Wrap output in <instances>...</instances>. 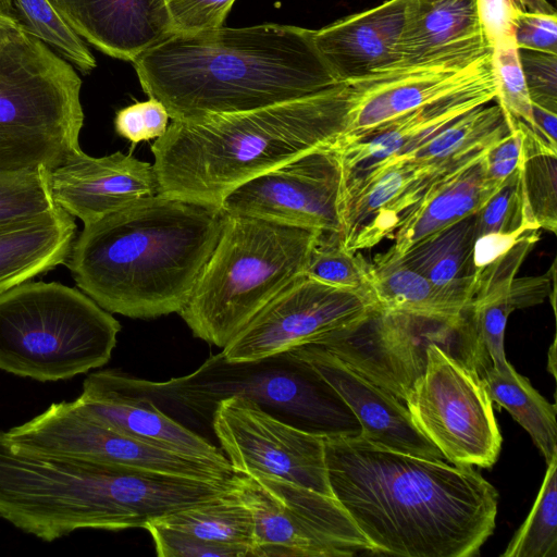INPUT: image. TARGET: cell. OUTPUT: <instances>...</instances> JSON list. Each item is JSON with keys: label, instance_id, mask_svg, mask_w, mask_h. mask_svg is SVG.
<instances>
[{"label": "cell", "instance_id": "47", "mask_svg": "<svg viewBox=\"0 0 557 557\" xmlns=\"http://www.w3.org/2000/svg\"><path fill=\"white\" fill-rule=\"evenodd\" d=\"M532 115L537 134L557 147V113L532 103Z\"/></svg>", "mask_w": 557, "mask_h": 557}, {"label": "cell", "instance_id": "27", "mask_svg": "<svg viewBox=\"0 0 557 557\" xmlns=\"http://www.w3.org/2000/svg\"><path fill=\"white\" fill-rule=\"evenodd\" d=\"M76 230L75 218L59 207L0 227V294L64 264Z\"/></svg>", "mask_w": 557, "mask_h": 557}, {"label": "cell", "instance_id": "21", "mask_svg": "<svg viewBox=\"0 0 557 557\" xmlns=\"http://www.w3.org/2000/svg\"><path fill=\"white\" fill-rule=\"evenodd\" d=\"M490 147L429 178L419 199L399 215L386 255L401 257L422 238L478 212L503 187L505 183L490 180L485 172Z\"/></svg>", "mask_w": 557, "mask_h": 557}, {"label": "cell", "instance_id": "13", "mask_svg": "<svg viewBox=\"0 0 557 557\" xmlns=\"http://www.w3.org/2000/svg\"><path fill=\"white\" fill-rule=\"evenodd\" d=\"M435 344L476 369L465 319L449 323L376 309L357 326L318 344L404 403L424 372L428 348Z\"/></svg>", "mask_w": 557, "mask_h": 557}, {"label": "cell", "instance_id": "16", "mask_svg": "<svg viewBox=\"0 0 557 557\" xmlns=\"http://www.w3.org/2000/svg\"><path fill=\"white\" fill-rule=\"evenodd\" d=\"M15 443L55 454L200 480H227L231 465L162 449L120 433L88 414L74 399L7 431Z\"/></svg>", "mask_w": 557, "mask_h": 557}, {"label": "cell", "instance_id": "31", "mask_svg": "<svg viewBox=\"0 0 557 557\" xmlns=\"http://www.w3.org/2000/svg\"><path fill=\"white\" fill-rule=\"evenodd\" d=\"M508 132L502 108L486 103L453 121L410 152L387 160L444 165L492 146Z\"/></svg>", "mask_w": 557, "mask_h": 557}, {"label": "cell", "instance_id": "37", "mask_svg": "<svg viewBox=\"0 0 557 557\" xmlns=\"http://www.w3.org/2000/svg\"><path fill=\"white\" fill-rule=\"evenodd\" d=\"M491 62L496 88L495 99L504 112L508 128H513L515 123L520 121L537 133L515 39L495 44L492 47Z\"/></svg>", "mask_w": 557, "mask_h": 557}, {"label": "cell", "instance_id": "5", "mask_svg": "<svg viewBox=\"0 0 557 557\" xmlns=\"http://www.w3.org/2000/svg\"><path fill=\"white\" fill-rule=\"evenodd\" d=\"M331 144L322 91L250 111L172 120L151 146L158 194L220 211L244 183Z\"/></svg>", "mask_w": 557, "mask_h": 557}, {"label": "cell", "instance_id": "38", "mask_svg": "<svg viewBox=\"0 0 557 557\" xmlns=\"http://www.w3.org/2000/svg\"><path fill=\"white\" fill-rule=\"evenodd\" d=\"M475 221L476 238L487 234L524 235L541 230L527 203L520 168L475 213Z\"/></svg>", "mask_w": 557, "mask_h": 557}, {"label": "cell", "instance_id": "49", "mask_svg": "<svg viewBox=\"0 0 557 557\" xmlns=\"http://www.w3.org/2000/svg\"><path fill=\"white\" fill-rule=\"evenodd\" d=\"M16 24L17 21L9 12L0 10V39Z\"/></svg>", "mask_w": 557, "mask_h": 557}, {"label": "cell", "instance_id": "20", "mask_svg": "<svg viewBox=\"0 0 557 557\" xmlns=\"http://www.w3.org/2000/svg\"><path fill=\"white\" fill-rule=\"evenodd\" d=\"M310 364L343 398L367 441L430 460H445L442 453L413 423L403 401L350 368L320 345L290 350Z\"/></svg>", "mask_w": 557, "mask_h": 557}, {"label": "cell", "instance_id": "14", "mask_svg": "<svg viewBox=\"0 0 557 557\" xmlns=\"http://www.w3.org/2000/svg\"><path fill=\"white\" fill-rule=\"evenodd\" d=\"M376 309L369 292L304 275L268 302L221 354L230 362H247L318 345L357 326Z\"/></svg>", "mask_w": 557, "mask_h": 557}, {"label": "cell", "instance_id": "39", "mask_svg": "<svg viewBox=\"0 0 557 557\" xmlns=\"http://www.w3.org/2000/svg\"><path fill=\"white\" fill-rule=\"evenodd\" d=\"M305 275L324 284L371 293L370 263L360 253L346 250L337 237L322 236Z\"/></svg>", "mask_w": 557, "mask_h": 557}, {"label": "cell", "instance_id": "44", "mask_svg": "<svg viewBox=\"0 0 557 557\" xmlns=\"http://www.w3.org/2000/svg\"><path fill=\"white\" fill-rule=\"evenodd\" d=\"M513 39L518 49L557 54V14L518 10Z\"/></svg>", "mask_w": 557, "mask_h": 557}, {"label": "cell", "instance_id": "9", "mask_svg": "<svg viewBox=\"0 0 557 557\" xmlns=\"http://www.w3.org/2000/svg\"><path fill=\"white\" fill-rule=\"evenodd\" d=\"M120 322L82 290L25 282L0 294V370L39 382L109 362Z\"/></svg>", "mask_w": 557, "mask_h": 557}, {"label": "cell", "instance_id": "50", "mask_svg": "<svg viewBox=\"0 0 557 557\" xmlns=\"http://www.w3.org/2000/svg\"><path fill=\"white\" fill-rule=\"evenodd\" d=\"M7 1L8 0H0V10L7 12Z\"/></svg>", "mask_w": 557, "mask_h": 557}, {"label": "cell", "instance_id": "17", "mask_svg": "<svg viewBox=\"0 0 557 557\" xmlns=\"http://www.w3.org/2000/svg\"><path fill=\"white\" fill-rule=\"evenodd\" d=\"M346 180L330 149L307 152L234 189L224 214L258 218L339 237Z\"/></svg>", "mask_w": 557, "mask_h": 557}, {"label": "cell", "instance_id": "35", "mask_svg": "<svg viewBox=\"0 0 557 557\" xmlns=\"http://www.w3.org/2000/svg\"><path fill=\"white\" fill-rule=\"evenodd\" d=\"M557 456L547 470L533 507L502 557H557Z\"/></svg>", "mask_w": 557, "mask_h": 557}, {"label": "cell", "instance_id": "32", "mask_svg": "<svg viewBox=\"0 0 557 557\" xmlns=\"http://www.w3.org/2000/svg\"><path fill=\"white\" fill-rule=\"evenodd\" d=\"M492 401L505 408L530 434L546 462L557 456L556 405L548 403L515 368L482 374Z\"/></svg>", "mask_w": 557, "mask_h": 557}, {"label": "cell", "instance_id": "41", "mask_svg": "<svg viewBox=\"0 0 557 557\" xmlns=\"http://www.w3.org/2000/svg\"><path fill=\"white\" fill-rule=\"evenodd\" d=\"M169 112L157 99L135 102L119 110L114 119L117 135L133 144L161 137L169 126Z\"/></svg>", "mask_w": 557, "mask_h": 557}, {"label": "cell", "instance_id": "40", "mask_svg": "<svg viewBox=\"0 0 557 557\" xmlns=\"http://www.w3.org/2000/svg\"><path fill=\"white\" fill-rule=\"evenodd\" d=\"M160 557H248L244 549L209 543L191 534L149 522L144 528Z\"/></svg>", "mask_w": 557, "mask_h": 557}, {"label": "cell", "instance_id": "7", "mask_svg": "<svg viewBox=\"0 0 557 557\" xmlns=\"http://www.w3.org/2000/svg\"><path fill=\"white\" fill-rule=\"evenodd\" d=\"M82 79L16 24L0 39V172L51 170L81 149Z\"/></svg>", "mask_w": 557, "mask_h": 557}, {"label": "cell", "instance_id": "23", "mask_svg": "<svg viewBox=\"0 0 557 557\" xmlns=\"http://www.w3.org/2000/svg\"><path fill=\"white\" fill-rule=\"evenodd\" d=\"M74 30L115 59L133 62L171 35L166 0H53Z\"/></svg>", "mask_w": 557, "mask_h": 557}, {"label": "cell", "instance_id": "29", "mask_svg": "<svg viewBox=\"0 0 557 557\" xmlns=\"http://www.w3.org/2000/svg\"><path fill=\"white\" fill-rule=\"evenodd\" d=\"M475 213L422 238L396 258L469 304L478 273L473 261Z\"/></svg>", "mask_w": 557, "mask_h": 557}, {"label": "cell", "instance_id": "2", "mask_svg": "<svg viewBox=\"0 0 557 557\" xmlns=\"http://www.w3.org/2000/svg\"><path fill=\"white\" fill-rule=\"evenodd\" d=\"M133 65L173 121L250 111L335 85L313 29L274 23L171 34Z\"/></svg>", "mask_w": 557, "mask_h": 557}, {"label": "cell", "instance_id": "15", "mask_svg": "<svg viewBox=\"0 0 557 557\" xmlns=\"http://www.w3.org/2000/svg\"><path fill=\"white\" fill-rule=\"evenodd\" d=\"M211 428L234 472L264 473L333 496L323 436L297 428L238 395L218 403Z\"/></svg>", "mask_w": 557, "mask_h": 557}, {"label": "cell", "instance_id": "10", "mask_svg": "<svg viewBox=\"0 0 557 557\" xmlns=\"http://www.w3.org/2000/svg\"><path fill=\"white\" fill-rule=\"evenodd\" d=\"M234 490L253 518L251 557L376 554L333 496L259 472H235Z\"/></svg>", "mask_w": 557, "mask_h": 557}, {"label": "cell", "instance_id": "25", "mask_svg": "<svg viewBox=\"0 0 557 557\" xmlns=\"http://www.w3.org/2000/svg\"><path fill=\"white\" fill-rule=\"evenodd\" d=\"M495 97V83L491 77L422 106L363 140L332 151L337 154L347 181L380 161L410 152L453 121Z\"/></svg>", "mask_w": 557, "mask_h": 557}, {"label": "cell", "instance_id": "46", "mask_svg": "<svg viewBox=\"0 0 557 557\" xmlns=\"http://www.w3.org/2000/svg\"><path fill=\"white\" fill-rule=\"evenodd\" d=\"M476 9L491 47L499 41L513 39V26L518 10L511 0H476Z\"/></svg>", "mask_w": 557, "mask_h": 557}, {"label": "cell", "instance_id": "30", "mask_svg": "<svg viewBox=\"0 0 557 557\" xmlns=\"http://www.w3.org/2000/svg\"><path fill=\"white\" fill-rule=\"evenodd\" d=\"M156 524L191 534L202 541L244 549L251 557L253 518L233 487L209 499L168 513Z\"/></svg>", "mask_w": 557, "mask_h": 557}, {"label": "cell", "instance_id": "4", "mask_svg": "<svg viewBox=\"0 0 557 557\" xmlns=\"http://www.w3.org/2000/svg\"><path fill=\"white\" fill-rule=\"evenodd\" d=\"M223 491L219 480L46 451L0 430V518L44 542L84 529L145 528Z\"/></svg>", "mask_w": 557, "mask_h": 557}, {"label": "cell", "instance_id": "45", "mask_svg": "<svg viewBox=\"0 0 557 557\" xmlns=\"http://www.w3.org/2000/svg\"><path fill=\"white\" fill-rule=\"evenodd\" d=\"M523 136L520 127H515L493 144L484 156V166L490 180L503 184L519 168L522 156Z\"/></svg>", "mask_w": 557, "mask_h": 557}, {"label": "cell", "instance_id": "36", "mask_svg": "<svg viewBox=\"0 0 557 557\" xmlns=\"http://www.w3.org/2000/svg\"><path fill=\"white\" fill-rule=\"evenodd\" d=\"M44 166L0 172V227L38 218L57 208Z\"/></svg>", "mask_w": 557, "mask_h": 557}, {"label": "cell", "instance_id": "48", "mask_svg": "<svg viewBox=\"0 0 557 557\" xmlns=\"http://www.w3.org/2000/svg\"><path fill=\"white\" fill-rule=\"evenodd\" d=\"M515 8L523 12L556 13L555 9L545 0H511Z\"/></svg>", "mask_w": 557, "mask_h": 557}, {"label": "cell", "instance_id": "26", "mask_svg": "<svg viewBox=\"0 0 557 557\" xmlns=\"http://www.w3.org/2000/svg\"><path fill=\"white\" fill-rule=\"evenodd\" d=\"M539 240L532 232L503 256L478 269L474 290L463 319L475 350L476 371H504L509 367L505 356L504 338L509 314L517 309L513 281L521 264Z\"/></svg>", "mask_w": 557, "mask_h": 557}, {"label": "cell", "instance_id": "3", "mask_svg": "<svg viewBox=\"0 0 557 557\" xmlns=\"http://www.w3.org/2000/svg\"><path fill=\"white\" fill-rule=\"evenodd\" d=\"M218 210L162 195L85 224L65 265L79 290L110 313L180 312L221 232Z\"/></svg>", "mask_w": 557, "mask_h": 557}, {"label": "cell", "instance_id": "18", "mask_svg": "<svg viewBox=\"0 0 557 557\" xmlns=\"http://www.w3.org/2000/svg\"><path fill=\"white\" fill-rule=\"evenodd\" d=\"M75 400L92 418L127 436L181 455L231 465L221 448L173 419L120 370L89 373Z\"/></svg>", "mask_w": 557, "mask_h": 557}, {"label": "cell", "instance_id": "11", "mask_svg": "<svg viewBox=\"0 0 557 557\" xmlns=\"http://www.w3.org/2000/svg\"><path fill=\"white\" fill-rule=\"evenodd\" d=\"M492 403L476 369L435 344L404 399L416 426L445 460L480 468L492 467L502 446Z\"/></svg>", "mask_w": 557, "mask_h": 557}, {"label": "cell", "instance_id": "24", "mask_svg": "<svg viewBox=\"0 0 557 557\" xmlns=\"http://www.w3.org/2000/svg\"><path fill=\"white\" fill-rule=\"evenodd\" d=\"M490 51L476 0H407L399 66L475 59Z\"/></svg>", "mask_w": 557, "mask_h": 557}, {"label": "cell", "instance_id": "19", "mask_svg": "<svg viewBox=\"0 0 557 557\" xmlns=\"http://www.w3.org/2000/svg\"><path fill=\"white\" fill-rule=\"evenodd\" d=\"M54 205L84 225L158 194L153 164L116 151L95 158L82 149L48 171Z\"/></svg>", "mask_w": 557, "mask_h": 557}, {"label": "cell", "instance_id": "12", "mask_svg": "<svg viewBox=\"0 0 557 557\" xmlns=\"http://www.w3.org/2000/svg\"><path fill=\"white\" fill-rule=\"evenodd\" d=\"M492 51L469 60L395 66L323 90L333 131L330 150L363 140L403 115L493 77Z\"/></svg>", "mask_w": 557, "mask_h": 557}, {"label": "cell", "instance_id": "34", "mask_svg": "<svg viewBox=\"0 0 557 557\" xmlns=\"http://www.w3.org/2000/svg\"><path fill=\"white\" fill-rule=\"evenodd\" d=\"M7 12L30 35L57 50L83 74L97 65L86 41L52 0H8Z\"/></svg>", "mask_w": 557, "mask_h": 557}, {"label": "cell", "instance_id": "43", "mask_svg": "<svg viewBox=\"0 0 557 557\" xmlns=\"http://www.w3.org/2000/svg\"><path fill=\"white\" fill-rule=\"evenodd\" d=\"M518 54L532 103L557 113V54L527 49Z\"/></svg>", "mask_w": 557, "mask_h": 557}, {"label": "cell", "instance_id": "51", "mask_svg": "<svg viewBox=\"0 0 557 557\" xmlns=\"http://www.w3.org/2000/svg\"><path fill=\"white\" fill-rule=\"evenodd\" d=\"M53 1V0H52Z\"/></svg>", "mask_w": 557, "mask_h": 557}, {"label": "cell", "instance_id": "28", "mask_svg": "<svg viewBox=\"0 0 557 557\" xmlns=\"http://www.w3.org/2000/svg\"><path fill=\"white\" fill-rule=\"evenodd\" d=\"M370 282L377 309L383 311L460 323L469 305L385 252L370 263Z\"/></svg>", "mask_w": 557, "mask_h": 557}, {"label": "cell", "instance_id": "22", "mask_svg": "<svg viewBox=\"0 0 557 557\" xmlns=\"http://www.w3.org/2000/svg\"><path fill=\"white\" fill-rule=\"evenodd\" d=\"M407 0H387L313 29V42L341 82L399 66Z\"/></svg>", "mask_w": 557, "mask_h": 557}, {"label": "cell", "instance_id": "6", "mask_svg": "<svg viewBox=\"0 0 557 557\" xmlns=\"http://www.w3.org/2000/svg\"><path fill=\"white\" fill-rule=\"evenodd\" d=\"M221 214L218 242L178 313L195 337L224 348L268 302L305 275L323 234Z\"/></svg>", "mask_w": 557, "mask_h": 557}, {"label": "cell", "instance_id": "42", "mask_svg": "<svg viewBox=\"0 0 557 557\" xmlns=\"http://www.w3.org/2000/svg\"><path fill=\"white\" fill-rule=\"evenodd\" d=\"M235 0H166L171 34H190L223 26Z\"/></svg>", "mask_w": 557, "mask_h": 557}, {"label": "cell", "instance_id": "8", "mask_svg": "<svg viewBox=\"0 0 557 557\" xmlns=\"http://www.w3.org/2000/svg\"><path fill=\"white\" fill-rule=\"evenodd\" d=\"M133 382L160 408L206 418L210 424L218 403L238 395L323 437L361 436L357 418L338 393L292 351L247 362H230L218 354L185 376L165 382L133 376Z\"/></svg>", "mask_w": 557, "mask_h": 557}, {"label": "cell", "instance_id": "33", "mask_svg": "<svg viewBox=\"0 0 557 557\" xmlns=\"http://www.w3.org/2000/svg\"><path fill=\"white\" fill-rule=\"evenodd\" d=\"M523 136L520 173L529 209L540 228L557 230V148L518 122Z\"/></svg>", "mask_w": 557, "mask_h": 557}, {"label": "cell", "instance_id": "1", "mask_svg": "<svg viewBox=\"0 0 557 557\" xmlns=\"http://www.w3.org/2000/svg\"><path fill=\"white\" fill-rule=\"evenodd\" d=\"M323 440L332 495L376 554L471 557L494 532L498 493L472 467Z\"/></svg>", "mask_w": 557, "mask_h": 557}]
</instances>
